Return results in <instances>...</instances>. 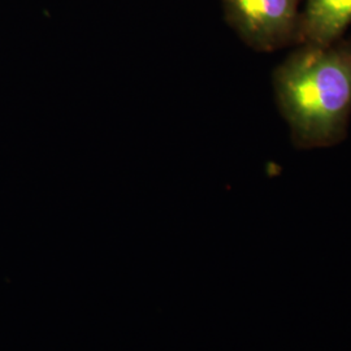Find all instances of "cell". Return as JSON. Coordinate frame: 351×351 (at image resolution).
<instances>
[{"instance_id": "obj_2", "label": "cell", "mask_w": 351, "mask_h": 351, "mask_svg": "<svg viewBox=\"0 0 351 351\" xmlns=\"http://www.w3.org/2000/svg\"><path fill=\"white\" fill-rule=\"evenodd\" d=\"M223 5L228 24L255 50L298 43L300 0H223Z\"/></svg>"}, {"instance_id": "obj_3", "label": "cell", "mask_w": 351, "mask_h": 351, "mask_svg": "<svg viewBox=\"0 0 351 351\" xmlns=\"http://www.w3.org/2000/svg\"><path fill=\"white\" fill-rule=\"evenodd\" d=\"M351 24V0H306L300 19L298 43L329 46Z\"/></svg>"}, {"instance_id": "obj_1", "label": "cell", "mask_w": 351, "mask_h": 351, "mask_svg": "<svg viewBox=\"0 0 351 351\" xmlns=\"http://www.w3.org/2000/svg\"><path fill=\"white\" fill-rule=\"evenodd\" d=\"M275 88L298 146L333 145L351 112V42L302 45L277 68Z\"/></svg>"}]
</instances>
